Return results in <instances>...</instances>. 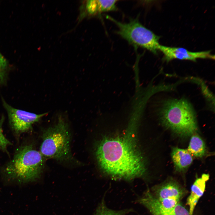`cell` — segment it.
<instances>
[{"label":"cell","mask_w":215,"mask_h":215,"mask_svg":"<svg viewBox=\"0 0 215 215\" xmlns=\"http://www.w3.org/2000/svg\"><path fill=\"white\" fill-rule=\"evenodd\" d=\"M106 18L117 26V33L129 43L145 49L154 54H157L160 45V37L143 26L138 19H132L125 23L108 16Z\"/></svg>","instance_id":"5b68a950"},{"label":"cell","mask_w":215,"mask_h":215,"mask_svg":"<svg viewBox=\"0 0 215 215\" xmlns=\"http://www.w3.org/2000/svg\"><path fill=\"white\" fill-rule=\"evenodd\" d=\"M171 156L175 170L179 172L185 171L193 162L192 155L187 149L173 148Z\"/></svg>","instance_id":"30bf717a"},{"label":"cell","mask_w":215,"mask_h":215,"mask_svg":"<svg viewBox=\"0 0 215 215\" xmlns=\"http://www.w3.org/2000/svg\"><path fill=\"white\" fill-rule=\"evenodd\" d=\"M40 152L45 159L62 162L74 160L70 148L71 134L67 123L61 116L53 126L44 129Z\"/></svg>","instance_id":"277c9868"},{"label":"cell","mask_w":215,"mask_h":215,"mask_svg":"<svg viewBox=\"0 0 215 215\" xmlns=\"http://www.w3.org/2000/svg\"><path fill=\"white\" fill-rule=\"evenodd\" d=\"M45 158L31 144L21 146L2 170L7 179L19 182L33 181L41 176Z\"/></svg>","instance_id":"7a4b0ae2"},{"label":"cell","mask_w":215,"mask_h":215,"mask_svg":"<svg viewBox=\"0 0 215 215\" xmlns=\"http://www.w3.org/2000/svg\"><path fill=\"white\" fill-rule=\"evenodd\" d=\"M4 117L0 119V150L8 153L7 147L12 143L4 136L2 130V125L4 121Z\"/></svg>","instance_id":"9a60e30c"},{"label":"cell","mask_w":215,"mask_h":215,"mask_svg":"<svg viewBox=\"0 0 215 215\" xmlns=\"http://www.w3.org/2000/svg\"><path fill=\"white\" fill-rule=\"evenodd\" d=\"M159 50L164 54V59L167 62L175 59L196 61L198 59H215L214 55L211 54L210 51L191 52L182 47H170L160 44Z\"/></svg>","instance_id":"52a82bcc"},{"label":"cell","mask_w":215,"mask_h":215,"mask_svg":"<svg viewBox=\"0 0 215 215\" xmlns=\"http://www.w3.org/2000/svg\"><path fill=\"white\" fill-rule=\"evenodd\" d=\"M187 150L191 155L198 157L205 155L206 149L205 143L198 135L193 134L190 139Z\"/></svg>","instance_id":"8fae6325"},{"label":"cell","mask_w":215,"mask_h":215,"mask_svg":"<svg viewBox=\"0 0 215 215\" xmlns=\"http://www.w3.org/2000/svg\"><path fill=\"white\" fill-rule=\"evenodd\" d=\"M136 125L131 124L121 136L104 139L96 155L101 169L110 176L130 180L145 172V162L137 145Z\"/></svg>","instance_id":"6da1fadb"},{"label":"cell","mask_w":215,"mask_h":215,"mask_svg":"<svg viewBox=\"0 0 215 215\" xmlns=\"http://www.w3.org/2000/svg\"><path fill=\"white\" fill-rule=\"evenodd\" d=\"M159 116L162 124L179 136L192 135L197 130L194 110L184 99L166 101L160 109Z\"/></svg>","instance_id":"3957f363"},{"label":"cell","mask_w":215,"mask_h":215,"mask_svg":"<svg viewBox=\"0 0 215 215\" xmlns=\"http://www.w3.org/2000/svg\"><path fill=\"white\" fill-rule=\"evenodd\" d=\"M152 189L154 194L153 196L159 199L175 198L180 200L185 192L184 189L173 180H169L154 186Z\"/></svg>","instance_id":"ba28073f"},{"label":"cell","mask_w":215,"mask_h":215,"mask_svg":"<svg viewBox=\"0 0 215 215\" xmlns=\"http://www.w3.org/2000/svg\"><path fill=\"white\" fill-rule=\"evenodd\" d=\"M146 208L152 215H190L189 211L179 202L170 209H163L151 206Z\"/></svg>","instance_id":"7c38bea8"},{"label":"cell","mask_w":215,"mask_h":215,"mask_svg":"<svg viewBox=\"0 0 215 215\" xmlns=\"http://www.w3.org/2000/svg\"><path fill=\"white\" fill-rule=\"evenodd\" d=\"M131 209L115 210L108 207L103 199L97 208L94 215H125L131 212Z\"/></svg>","instance_id":"4fadbf2b"},{"label":"cell","mask_w":215,"mask_h":215,"mask_svg":"<svg viewBox=\"0 0 215 215\" xmlns=\"http://www.w3.org/2000/svg\"><path fill=\"white\" fill-rule=\"evenodd\" d=\"M117 0H97L98 13L109 12L116 10Z\"/></svg>","instance_id":"5bb4252c"},{"label":"cell","mask_w":215,"mask_h":215,"mask_svg":"<svg viewBox=\"0 0 215 215\" xmlns=\"http://www.w3.org/2000/svg\"><path fill=\"white\" fill-rule=\"evenodd\" d=\"M8 62L0 52V83L4 80L6 75Z\"/></svg>","instance_id":"2e32d148"},{"label":"cell","mask_w":215,"mask_h":215,"mask_svg":"<svg viewBox=\"0 0 215 215\" xmlns=\"http://www.w3.org/2000/svg\"><path fill=\"white\" fill-rule=\"evenodd\" d=\"M3 106L6 110L10 125L17 136L31 130L33 125L38 122L47 113L37 114L15 108L3 100Z\"/></svg>","instance_id":"8992f818"},{"label":"cell","mask_w":215,"mask_h":215,"mask_svg":"<svg viewBox=\"0 0 215 215\" xmlns=\"http://www.w3.org/2000/svg\"><path fill=\"white\" fill-rule=\"evenodd\" d=\"M86 8L87 12L90 15H94L98 13L97 0L87 1Z\"/></svg>","instance_id":"e0dca14e"},{"label":"cell","mask_w":215,"mask_h":215,"mask_svg":"<svg viewBox=\"0 0 215 215\" xmlns=\"http://www.w3.org/2000/svg\"><path fill=\"white\" fill-rule=\"evenodd\" d=\"M209 178L208 174H203L201 177L196 180L192 186L191 194L187 201V204L189 206V211L190 215H193L199 199L204 193L206 183Z\"/></svg>","instance_id":"9c48e42d"}]
</instances>
